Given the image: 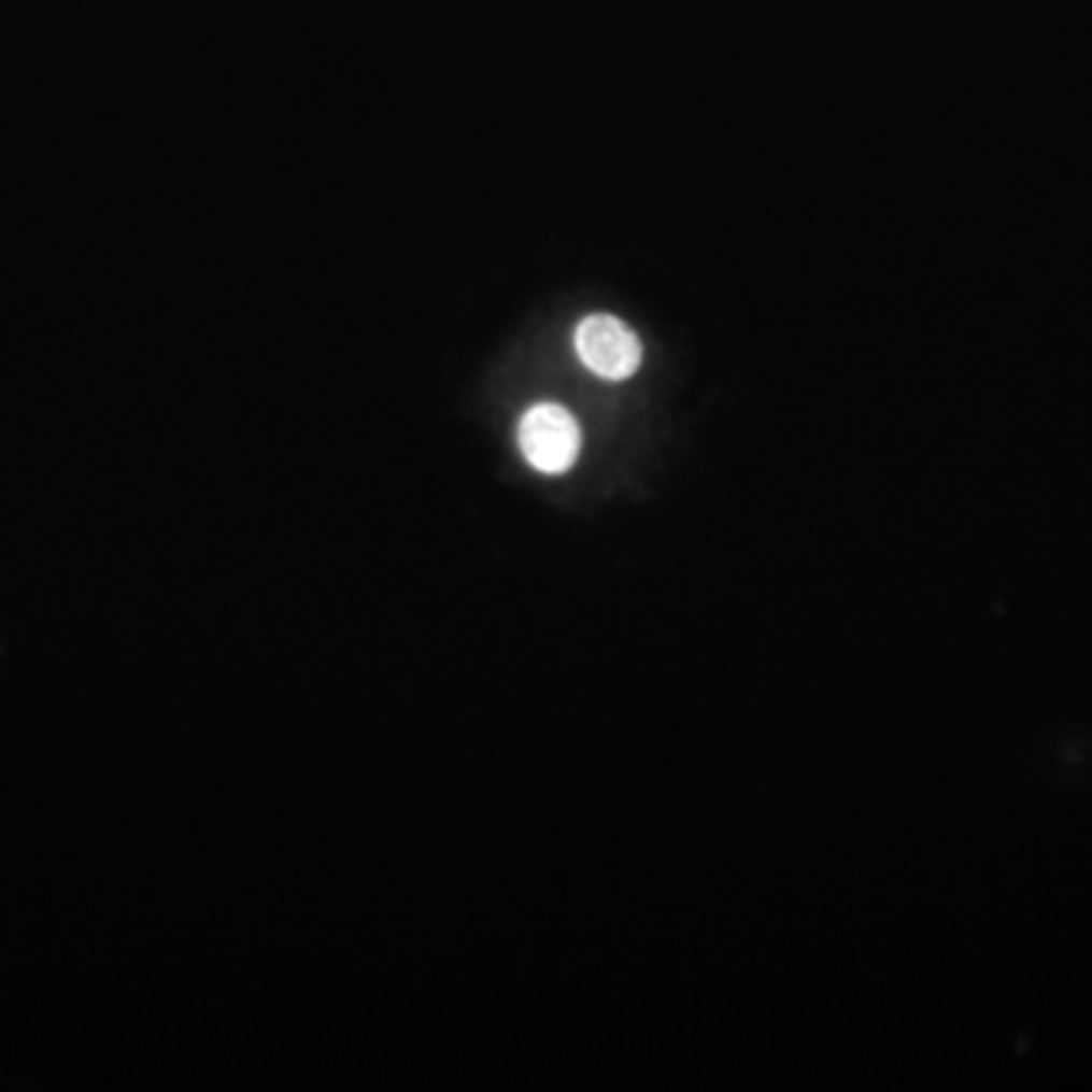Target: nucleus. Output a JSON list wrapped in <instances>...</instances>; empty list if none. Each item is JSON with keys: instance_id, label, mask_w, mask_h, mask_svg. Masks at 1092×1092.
<instances>
[{"instance_id": "obj_1", "label": "nucleus", "mask_w": 1092, "mask_h": 1092, "mask_svg": "<svg viewBox=\"0 0 1092 1092\" xmlns=\"http://www.w3.org/2000/svg\"><path fill=\"white\" fill-rule=\"evenodd\" d=\"M516 443H520L522 458L535 471L555 477V473L571 471L573 462L580 458L583 431L568 407L540 401L522 413Z\"/></svg>"}, {"instance_id": "obj_2", "label": "nucleus", "mask_w": 1092, "mask_h": 1092, "mask_svg": "<svg viewBox=\"0 0 1092 1092\" xmlns=\"http://www.w3.org/2000/svg\"><path fill=\"white\" fill-rule=\"evenodd\" d=\"M573 353L583 361V368L592 370L595 377L620 383L628 380L635 370L640 368V350L638 335L616 316L607 313H595L577 325L573 331Z\"/></svg>"}]
</instances>
